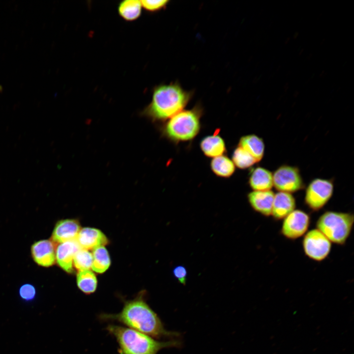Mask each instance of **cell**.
Masks as SVG:
<instances>
[{"label":"cell","instance_id":"27","mask_svg":"<svg viewBox=\"0 0 354 354\" xmlns=\"http://www.w3.org/2000/svg\"><path fill=\"white\" fill-rule=\"evenodd\" d=\"M173 274L176 279L181 284L185 285L187 280V272L186 268L182 266H178L174 268Z\"/></svg>","mask_w":354,"mask_h":354},{"label":"cell","instance_id":"8","mask_svg":"<svg viewBox=\"0 0 354 354\" xmlns=\"http://www.w3.org/2000/svg\"><path fill=\"white\" fill-rule=\"evenodd\" d=\"M331 246L330 240L317 229L308 231L302 240L305 254L310 259L318 262L323 261L328 256Z\"/></svg>","mask_w":354,"mask_h":354},{"label":"cell","instance_id":"19","mask_svg":"<svg viewBox=\"0 0 354 354\" xmlns=\"http://www.w3.org/2000/svg\"><path fill=\"white\" fill-rule=\"evenodd\" d=\"M76 281L79 290L86 295H90L96 290L97 278L94 273L90 269L79 271Z\"/></svg>","mask_w":354,"mask_h":354},{"label":"cell","instance_id":"4","mask_svg":"<svg viewBox=\"0 0 354 354\" xmlns=\"http://www.w3.org/2000/svg\"><path fill=\"white\" fill-rule=\"evenodd\" d=\"M354 222V216L349 212L326 211L316 222V229L332 243L344 245L350 236Z\"/></svg>","mask_w":354,"mask_h":354},{"label":"cell","instance_id":"14","mask_svg":"<svg viewBox=\"0 0 354 354\" xmlns=\"http://www.w3.org/2000/svg\"><path fill=\"white\" fill-rule=\"evenodd\" d=\"M76 241L81 248L88 250L104 246L108 242L106 236L100 230L88 227L80 229Z\"/></svg>","mask_w":354,"mask_h":354},{"label":"cell","instance_id":"6","mask_svg":"<svg viewBox=\"0 0 354 354\" xmlns=\"http://www.w3.org/2000/svg\"><path fill=\"white\" fill-rule=\"evenodd\" d=\"M334 191L332 181L316 178L308 185L305 193L304 203L313 211L322 209L331 199Z\"/></svg>","mask_w":354,"mask_h":354},{"label":"cell","instance_id":"1","mask_svg":"<svg viewBox=\"0 0 354 354\" xmlns=\"http://www.w3.org/2000/svg\"><path fill=\"white\" fill-rule=\"evenodd\" d=\"M98 317L102 322H118L156 339H174L180 335L165 328L160 318L147 302L143 292L133 299L125 300L119 313H103Z\"/></svg>","mask_w":354,"mask_h":354},{"label":"cell","instance_id":"10","mask_svg":"<svg viewBox=\"0 0 354 354\" xmlns=\"http://www.w3.org/2000/svg\"><path fill=\"white\" fill-rule=\"evenodd\" d=\"M32 257L39 266L49 267L56 262V249L53 242L44 239L34 243L31 247Z\"/></svg>","mask_w":354,"mask_h":354},{"label":"cell","instance_id":"26","mask_svg":"<svg viewBox=\"0 0 354 354\" xmlns=\"http://www.w3.org/2000/svg\"><path fill=\"white\" fill-rule=\"evenodd\" d=\"M35 294V288L30 284H25L22 285L19 290L20 296L26 300H30L33 299Z\"/></svg>","mask_w":354,"mask_h":354},{"label":"cell","instance_id":"20","mask_svg":"<svg viewBox=\"0 0 354 354\" xmlns=\"http://www.w3.org/2000/svg\"><path fill=\"white\" fill-rule=\"evenodd\" d=\"M210 167L215 175L223 177L231 176L235 171L233 161L223 155L213 158L211 161Z\"/></svg>","mask_w":354,"mask_h":354},{"label":"cell","instance_id":"21","mask_svg":"<svg viewBox=\"0 0 354 354\" xmlns=\"http://www.w3.org/2000/svg\"><path fill=\"white\" fill-rule=\"evenodd\" d=\"M142 6L141 0H125L119 4L118 14L125 20L133 21L140 16Z\"/></svg>","mask_w":354,"mask_h":354},{"label":"cell","instance_id":"17","mask_svg":"<svg viewBox=\"0 0 354 354\" xmlns=\"http://www.w3.org/2000/svg\"><path fill=\"white\" fill-rule=\"evenodd\" d=\"M238 146L248 152L257 162H260L264 156V142L262 138L255 134H249L241 137Z\"/></svg>","mask_w":354,"mask_h":354},{"label":"cell","instance_id":"9","mask_svg":"<svg viewBox=\"0 0 354 354\" xmlns=\"http://www.w3.org/2000/svg\"><path fill=\"white\" fill-rule=\"evenodd\" d=\"M310 223L308 213L300 209H295L283 219L281 233L288 239H297L307 232Z\"/></svg>","mask_w":354,"mask_h":354},{"label":"cell","instance_id":"7","mask_svg":"<svg viewBox=\"0 0 354 354\" xmlns=\"http://www.w3.org/2000/svg\"><path fill=\"white\" fill-rule=\"evenodd\" d=\"M272 176L273 186L279 192L292 194L305 186L299 170L296 167L282 165L276 169Z\"/></svg>","mask_w":354,"mask_h":354},{"label":"cell","instance_id":"11","mask_svg":"<svg viewBox=\"0 0 354 354\" xmlns=\"http://www.w3.org/2000/svg\"><path fill=\"white\" fill-rule=\"evenodd\" d=\"M80 229V225L77 220L66 219L59 221L52 234V241L59 244L76 240Z\"/></svg>","mask_w":354,"mask_h":354},{"label":"cell","instance_id":"5","mask_svg":"<svg viewBox=\"0 0 354 354\" xmlns=\"http://www.w3.org/2000/svg\"><path fill=\"white\" fill-rule=\"evenodd\" d=\"M200 129V118L197 111L182 110L170 118L165 132L173 140L186 141L194 138Z\"/></svg>","mask_w":354,"mask_h":354},{"label":"cell","instance_id":"24","mask_svg":"<svg viewBox=\"0 0 354 354\" xmlns=\"http://www.w3.org/2000/svg\"><path fill=\"white\" fill-rule=\"evenodd\" d=\"M92 261V253L80 248L75 254L73 265L79 271L88 270L91 267Z\"/></svg>","mask_w":354,"mask_h":354},{"label":"cell","instance_id":"2","mask_svg":"<svg viewBox=\"0 0 354 354\" xmlns=\"http://www.w3.org/2000/svg\"><path fill=\"white\" fill-rule=\"evenodd\" d=\"M106 330L118 344V354H157L164 348L180 347L177 339L158 341L152 337L128 327L114 324H108Z\"/></svg>","mask_w":354,"mask_h":354},{"label":"cell","instance_id":"16","mask_svg":"<svg viewBox=\"0 0 354 354\" xmlns=\"http://www.w3.org/2000/svg\"><path fill=\"white\" fill-rule=\"evenodd\" d=\"M248 183L253 191L271 190L273 187L272 173L262 167H257L251 170Z\"/></svg>","mask_w":354,"mask_h":354},{"label":"cell","instance_id":"23","mask_svg":"<svg viewBox=\"0 0 354 354\" xmlns=\"http://www.w3.org/2000/svg\"><path fill=\"white\" fill-rule=\"evenodd\" d=\"M232 161L235 165L241 169H247L257 163L248 152L239 146L234 151Z\"/></svg>","mask_w":354,"mask_h":354},{"label":"cell","instance_id":"13","mask_svg":"<svg viewBox=\"0 0 354 354\" xmlns=\"http://www.w3.org/2000/svg\"><path fill=\"white\" fill-rule=\"evenodd\" d=\"M80 248L76 240L59 243L56 249V261L64 271L72 273L73 259L76 252Z\"/></svg>","mask_w":354,"mask_h":354},{"label":"cell","instance_id":"22","mask_svg":"<svg viewBox=\"0 0 354 354\" xmlns=\"http://www.w3.org/2000/svg\"><path fill=\"white\" fill-rule=\"evenodd\" d=\"M92 254V270L99 273L106 271L111 265V259L107 250L104 246H100L93 250Z\"/></svg>","mask_w":354,"mask_h":354},{"label":"cell","instance_id":"25","mask_svg":"<svg viewBox=\"0 0 354 354\" xmlns=\"http://www.w3.org/2000/svg\"><path fill=\"white\" fill-rule=\"evenodd\" d=\"M142 6L149 11H156L165 7L169 2L167 0H141Z\"/></svg>","mask_w":354,"mask_h":354},{"label":"cell","instance_id":"18","mask_svg":"<svg viewBox=\"0 0 354 354\" xmlns=\"http://www.w3.org/2000/svg\"><path fill=\"white\" fill-rule=\"evenodd\" d=\"M200 147L205 155L209 157L222 155L226 150L224 141L217 135L204 138L201 142Z\"/></svg>","mask_w":354,"mask_h":354},{"label":"cell","instance_id":"15","mask_svg":"<svg viewBox=\"0 0 354 354\" xmlns=\"http://www.w3.org/2000/svg\"><path fill=\"white\" fill-rule=\"evenodd\" d=\"M295 207V199L291 193L278 192L274 195L271 216L276 220L283 219Z\"/></svg>","mask_w":354,"mask_h":354},{"label":"cell","instance_id":"12","mask_svg":"<svg viewBox=\"0 0 354 354\" xmlns=\"http://www.w3.org/2000/svg\"><path fill=\"white\" fill-rule=\"evenodd\" d=\"M275 193L271 190L252 191L247 195L251 207L257 212L268 217L271 216Z\"/></svg>","mask_w":354,"mask_h":354},{"label":"cell","instance_id":"3","mask_svg":"<svg viewBox=\"0 0 354 354\" xmlns=\"http://www.w3.org/2000/svg\"><path fill=\"white\" fill-rule=\"evenodd\" d=\"M190 95L176 83L161 85L154 88L152 100L146 109V113L156 119L170 118L182 111Z\"/></svg>","mask_w":354,"mask_h":354}]
</instances>
